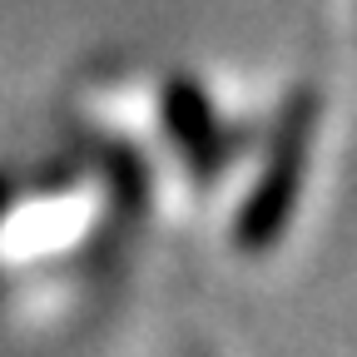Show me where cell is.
<instances>
[{"instance_id":"1","label":"cell","mask_w":357,"mask_h":357,"mask_svg":"<svg viewBox=\"0 0 357 357\" xmlns=\"http://www.w3.org/2000/svg\"><path fill=\"white\" fill-rule=\"evenodd\" d=\"M318 95L312 89H293L278 129H273V149H268V164L258 174V184L248 189L238 218H234V248L238 253H268L293 223L298 194H303V174H307V144L312 129H318Z\"/></svg>"},{"instance_id":"2","label":"cell","mask_w":357,"mask_h":357,"mask_svg":"<svg viewBox=\"0 0 357 357\" xmlns=\"http://www.w3.org/2000/svg\"><path fill=\"white\" fill-rule=\"evenodd\" d=\"M159 105H164L169 139H174L178 154H184V164H189L194 178H213L223 164H229V154L243 144L234 129H223V119H218V109L208 100V89L199 79H189V75H169Z\"/></svg>"},{"instance_id":"3","label":"cell","mask_w":357,"mask_h":357,"mask_svg":"<svg viewBox=\"0 0 357 357\" xmlns=\"http://www.w3.org/2000/svg\"><path fill=\"white\" fill-rule=\"evenodd\" d=\"M15 194H20V184H15L10 174H0V213H6V208L15 204Z\"/></svg>"}]
</instances>
